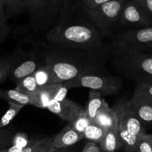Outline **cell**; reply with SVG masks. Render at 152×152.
Segmentation results:
<instances>
[{
  "mask_svg": "<svg viewBox=\"0 0 152 152\" xmlns=\"http://www.w3.org/2000/svg\"><path fill=\"white\" fill-rule=\"evenodd\" d=\"M42 60L52 68L59 82H66L87 74L108 73L110 45L99 49L61 48L39 42Z\"/></svg>",
  "mask_w": 152,
  "mask_h": 152,
  "instance_id": "cell-1",
  "label": "cell"
},
{
  "mask_svg": "<svg viewBox=\"0 0 152 152\" xmlns=\"http://www.w3.org/2000/svg\"><path fill=\"white\" fill-rule=\"evenodd\" d=\"M93 22L78 0H66L55 24L45 34V42L61 48L99 49L105 46Z\"/></svg>",
  "mask_w": 152,
  "mask_h": 152,
  "instance_id": "cell-2",
  "label": "cell"
},
{
  "mask_svg": "<svg viewBox=\"0 0 152 152\" xmlns=\"http://www.w3.org/2000/svg\"><path fill=\"white\" fill-rule=\"evenodd\" d=\"M110 61L118 73L136 83L152 81V55L111 46Z\"/></svg>",
  "mask_w": 152,
  "mask_h": 152,
  "instance_id": "cell-3",
  "label": "cell"
},
{
  "mask_svg": "<svg viewBox=\"0 0 152 152\" xmlns=\"http://www.w3.org/2000/svg\"><path fill=\"white\" fill-rule=\"evenodd\" d=\"M11 63L8 78L17 84L23 78L33 74L43 65L39 42L24 38L11 55Z\"/></svg>",
  "mask_w": 152,
  "mask_h": 152,
  "instance_id": "cell-4",
  "label": "cell"
},
{
  "mask_svg": "<svg viewBox=\"0 0 152 152\" xmlns=\"http://www.w3.org/2000/svg\"><path fill=\"white\" fill-rule=\"evenodd\" d=\"M66 0H26L29 26L34 34L46 33L55 24Z\"/></svg>",
  "mask_w": 152,
  "mask_h": 152,
  "instance_id": "cell-5",
  "label": "cell"
},
{
  "mask_svg": "<svg viewBox=\"0 0 152 152\" xmlns=\"http://www.w3.org/2000/svg\"><path fill=\"white\" fill-rule=\"evenodd\" d=\"M126 0H111L93 8L82 7L102 38L111 37L117 32L121 11Z\"/></svg>",
  "mask_w": 152,
  "mask_h": 152,
  "instance_id": "cell-6",
  "label": "cell"
},
{
  "mask_svg": "<svg viewBox=\"0 0 152 152\" xmlns=\"http://www.w3.org/2000/svg\"><path fill=\"white\" fill-rule=\"evenodd\" d=\"M64 84L69 90L79 87L88 88L99 92L102 96H113L121 90L123 81L119 76L102 73L84 75Z\"/></svg>",
  "mask_w": 152,
  "mask_h": 152,
  "instance_id": "cell-7",
  "label": "cell"
},
{
  "mask_svg": "<svg viewBox=\"0 0 152 152\" xmlns=\"http://www.w3.org/2000/svg\"><path fill=\"white\" fill-rule=\"evenodd\" d=\"M110 46L145 52L152 48V25L116 32L111 37Z\"/></svg>",
  "mask_w": 152,
  "mask_h": 152,
  "instance_id": "cell-8",
  "label": "cell"
},
{
  "mask_svg": "<svg viewBox=\"0 0 152 152\" xmlns=\"http://www.w3.org/2000/svg\"><path fill=\"white\" fill-rule=\"evenodd\" d=\"M152 20L134 0H126L117 26V32L151 26Z\"/></svg>",
  "mask_w": 152,
  "mask_h": 152,
  "instance_id": "cell-9",
  "label": "cell"
},
{
  "mask_svg": "<svg viewBox=\"0 0 152 152\" xmlns=\"http://www.w3.org/2000/svg\"><path fill=\"white\" fill-rule=\"evenodd\" d=\"M113 108L117 114L119 126L126 128L130 132L139 137L146 134L145 128L130 109L127 104V100L120 99Z\"/></svg>",
  "mask_w": 152,
  "mask_h": 152,
  "instance_id": "cell-10",
  "label": "cell"
},
{
  "mask_svg": "<svg viewBox=\"0 0 152 152\" xmlns=\"http://www.w3.org/2000/svg\"><path fill=\"white\" fill-rule=\"evenodd\" d=\"M47 109L67 123L72 122L85 110L81 104L68 99L59 102L52 101Z\"/></svg>",
  "mask_w": 152,
  "mask_h": 152,
  "instance_id": "cell-11",
  "label": "cell"
},
{
  "mask_svg": "<svg viewBox=\"0 0 152 152\" xmlns=\"http://www.w3.org/2000/svg\"><path fill=\"white\" fill-rule=\"evenodd\" d=\"M84 140V134L77 132L72 128L69 124L67 123L66 126L54 137L52 140V146L56 149L69 147L76 145Z\"/></svg>",
  "mask_w": 152,
  "mask_h": 152,
  "instance_id": "cell-12",
  "label": "cell"
},
{
  "mask_svg": "<svg viewBox=\"0 0 152 152\" xmlns=\"http://www.w3.org/2000/svg\"><path fill=\"white\" fill-rule=\"evenodd\" d=\"M93 122L102 127L106 131L110 129L118 128L119 126L117 114L115 112L113 108L110 107L106 100H104L103 105L98 112Z\"/></svg>",
  "mask_w": 152,
  "mask_h": 152,
  "instance_id": "cell-13",
  "label": "cell"
},
{
  "mask_svg": "<svg viewBox=\"0 0 152 152\" xmlns=\"http://www.w3.org/2000/svg\"><path fill=\"white\" fill-rule=\"evenodd\" d=\"M127 104L145 128V126L152 127V103L131 98L127 101Z\"/></svg>",
  "mask_w": 152,
  "mask_h": 152,
  "instance_id": "cell-14",
  "label": "cell"
},
{
  "mask_svg": "<svg viewBox=\"0 0 152 152\" xmlns=\"http://www.w3.org/2000/svg\"><path fill=\"white\" fill-rule=\"evenodd\" d=\"M33 75L39 90L50 87L55 83L59 82L52 68L44 63L43 65L37 69Z\"/></svg>",
  "mask_w": 152,
  "mask_h": 152,
  "instance_id": "cell-15",
  "label": "cell"
},
{
  "mask_svg": "<svg viewBox=\"0 0 152 152\" xmlns=\"http://www.w3.org/2000/svg\"><path fill=\"white\" fill-rule=\"evenodd\" d=\"M117 133L119 141V150L125 152L137 151V145L140 137L120 126H118Z\"/></svg>",
  "mask_w": 152,
  "mask_h": 152,
  "instance_id": "cell-16",
  "label": "cell"
},
{
  "mask_svg": "<svg viewBox=\"0 0 152 152\" xmlns=\"http://www.w3.org/2000/svg\"><path fill=\"white\" fill-rule=\"evenodd\" d=\"M1 98L5 99L7 102H14L19 104H23L24 106L26 105L35 106L34 96L23 93L15 89L2 91Z\"/></svg>",
  "mask_w": 152,
  "mask_h": 152,
  "instance_id": "cell-17",
  "label": "cell"
},
{
  "mask_svg": "<svg viewBox=\"0 0 152 152\" xmlns=\"http://www.w3.org/2000/svg\"><path fill=\"white\" fill-rule=\"evenodd\" d=\"M105 99H102V94L95 90H90L88 96V102L85 108L87 116L93 122L97 115L98 112L103 105Z\"/></svg>",
  "mask_w": 152,
  "mask_h": 152,
  "instance_id": "cell-18",
  "label": "cell"
},
{
  "mask_svg": "<svg viewBox=\"0 0 152 152\" xmlns=\"http://www.w3.org/2000/svg\"><path fill=\"white\" fill-rule=\"evenodd\" d=\"M118 128L107 131L99 145L103 152H116L119 150V141L117 133Z\"/></svg>",
  "mask_w": 152,
  "mask_h": 152,
  "instance_id": "cell-19",
  "label": "cell"
},
{
  "mask_svg": "<svg viewBox=\"0 0 152 152\" xmlns=\"http://www.w3.org/2000/svg\"><path fill=\"white\" fill-rule=\"evenodd\" d=\"M8 18L17 17L25 12L26 0H0Z\"/></svg>",
  "mask_w": 152,
  "mask_h": 152,
  "instance_id": "cell-20",
  "label": "cell"
},
{
  "mask_svg": "<svg viewBox=\"0 0 152 152\" xmlns=\"http://www.w3.org/2000/svg\"><path fill=\"white\" fill-rule=\"evenodd\" d=\"M131 98L152 103V81L137 83Z\"/></svg>",
  "mask_w": 152,
  "mask_h": 152,
  "instance_id": "cell-21",
  "label": "cell"
},
{
  "mask_svg": "<svg viewBox=\"0 0 152 152\" xmlns=\"http://www.w3.org/2000/svg\"><path fill=\"white\" fill-rule=\"evenodd\" d=\"M15 90L26 93V94L34 96L39 89L37 85L34 75L31 74L30 75H28L20 80L17 84H16Z\"/></svg>",
  "mask_w": 152,
  "mask_h": 152,
  "instance_id": "cell-22",
  "label": "cell"
},
{
  "mask_svg": "<svg viewBox=\"0 0 152 152\" xmlns=\"http://www.w3.org/2000/svg\"><path fill=\"white\" fill-rule=\"evenodd\" d=\"M106 132L107 131L102 127L99 126L94 122H91L84 133V140L99 144L103 140Z\"/></svg>",
  "mask_w": 152,
  "mask_h": 152,
  "instance_id": "cell-23",
  "label": "cell"
},
{
  "mask_svg": "<svg viewBox=\"0 0 152 152\" xmlns=\"http://www.w3.org/2000/svg\"><path fill=\"white\" fill-rule=\"evenodd\" d=\"M35 106L39 108H47L48 105L53 100L52 85L46 88L40 89L34 96Z\"/></svg>",
  "mask_w": 152,
  "mask_h": 152,
  "instance_id": "cell-24",
  "label": "cell"
},
{
  "mask_svg": "<svg viewBox=\"0 0 152 152\" xmlns=\"http://www.w3.org/2000/svg\"><path fill=\"white\" fill-rule=\"evenodd\" d=\"M8 104H9V107L5 113L2 116V118L0 119V128L8 126L13 119L17 116V114L25 107L23 104H19L11 102H8Z\"/></svg>",
  "mask_w": 152,
  "mask_h": 152,
  "instance_id": "cell-25",
  "label": "cell"
},
{
  "mask_svg": "<svg viewBox=\"0 0 152 152\" xmlns=\"http://www.w3.org/2000/svg\"><path fill=\"white\" fill-rule=\"evenodd\" d=\"M16 133V129L13 127L7 126L0 128V149L8 148L11 146Z\"/></svg>",
  "mask_w": 152,
  "mask_h": 152,
  "instance_id": "cell-26",
  "label": "cell"
},
{
  "mask_svg": "<svg viewBox=\"0 0 152 152\" xmlns=\"http://www.w3.org/2000/svg\"><path fill=\"white\" fill-rule=\"evenodd\" d=\"M8 17L0 1V46L3 44L10 34V28L8 25Z\"/></svg>",
  "mask_w": 152,
  "mask_h": 152,
  "instance_id": "cell-27",
  "label": "cell"
},
{
  "mask_svg": "<svg viewBox=\"0 0 152 152\" xmlns=\"http://www.w3.org/2000/svg\"><path fill=\"white\" fill-rule=\"evenodd\" d=\"M91 122V120H90V118L87 116L86 110H84L82 113L80 114L79 116L76 118L75 119H74L72 122H69V124L77 132L80 133L81 134H84L86 128L89 126V125Z\"/></svg>",
  "mask_w": 152,
  "mask_h": 152,
  "instance_id": "cell-28",
  "label": "cell"
},
{
  "mask_svg": "<svg viewBox=\"0 0 152 152\" xmlns=\"http://www.w3.org/2000/svg\"><path fill=\"white\" fill-rule=\"evenodd\" d=\"M11 63V55L0 57V83L3 82L8 78Z\"/></svg>",
  "mask_w": 152,
  "mask_h": 152,
  "instance_id": "cell-29",
  "label": "cell"
},
{
  "mask_svg": "<svg viewBox=\"0 0 152 152\" xmlns=\"http://www.w3.org/2000/svg\"><path fill=\"white\" fill-rule=\"evenodd\" d=\"M54 137H43V138H38L32 140L31 142L27 146V147L24 148L21 152H34L37 149L40 148V147L47 143L50 140L53 139Z\"/></svg>",
  "mask_w": 152,
  "mask_h": 152,
  "instance_id": "cell-30",
  "label": "cell"
},
{
  "mask_svg": "<svg viewBox=\"0 0 152 152\" xmlns=\"http://www.w3.org/2000/svg\"><path fill=\"white\" fill-rule=\"evenodd\" d=\"M32 140H30L28 136L25 133L18 132L16 133L14 138L12 140V145H15L20 148H24L27 147L31 142Z\"/></svg>",
  "mask_w": 152,
  "mask_h": 152,
  "instance_id": "cell-31",
  "label": "cell"
},
{
  "mask_svg": "<svg viewBox=\"0 0 152 152\" xmlns=\"http://www.w3.org/2000/svg\"><path fill=\"white\" fill-rule=\"evenodd\" d=\"M136 152H152V145L146 137V134L140 137Z\"/></svg>",
  "mask_w": 152,
  "mask_h": 152,
  "instance_id": "cell-32",
  "label": "cell"
},
{
  "mask_svg": "<svg viewBox=\"0 0 152 152\" xmlns=\"http://www.w3.org/2000/svg\"><path fill=\"white\" fill-rule=\"evenodd\" d=\"M77 152H103V151L102 150L99 143L86 140Z\"/></svg>",
  "mask_w": 152,
  "mask_h": 152,
  "instance_id": "cell-33",
  "label": "cell"
},
{
  "mask_svg": "<svg viewBox=\"0 0 152 152\" xmlns=\"http://www.w3.org/2000/svg\"><path fill=\"white\" fill-rule=\"evenodd\" d=\"M110 1L111 0H78V2L83 7L93 8V7L99 6Z\"/></svg>",
  "mask_w": 152,
  "mask_h": 152,
  "instance_id": "cell-34",
  "label": "cell"
},
{
  "mask_svg": "<svg viewBox=\"0 0 152 152\" xmlns=\"http://www.w3.org/2000/svg\"><path fill=\"white\" fill-rule=\"evenodd\" d=\"M148 14L152 20V0H134Z\"/></svg>",
  "mask_w": 152,
  "mask_h": 152,
  "instance_id": "cell-35",
  "label": "cell"
},
{
  "mask_svg": "<svg viewBox=\"0 0 152 152\" xmlns=\"http://www.w3.org/2000/svg\"><path fill=\"white\" fill-rule=\"evenodd\" d=\"M52 140H53V139H52V140H50L49 142H48L46 143L45 145H43L42 146V147H40L39 149L35 151L34 152H54L56 150V148H55L52 146Z\"/></svg>",
  "mask_w": 152,
  "mask_h": 152,
  "instance_id": "cell-36",
  "label": "cell"
},
{
  "mask_svg": "<svg viewBox=\"0 0 152 152\" xmlns=\"http://www.w3.org/2000/svg\"><path fill=\"white\" fill-rule=\"evenodd\" d=\"M78 143H77L76 145H74L69 146V147L56 149L54 152H77L78 151V149L80 148V147H81V145H78Z\"/></svg>",
  "mask_w": 152,
  "mask_h": 152,
  "instance_id": "cell-37",
  "label": "cell"
},
{
  "mask_svg": "<svg viewBox=\"0 0 152 152\" xmlns=\"http://www.w3.org/2000/svg\"><path fill=\"white\" fill-rule=\"evenodd\" d=\"M146 137H147V138L148 139L149 141L151 142V145H152V134H146Z\"/></svg>",
  "mask_w": 152,
  "mask_h": 152,
  "instance_id": "cell-38",
  "label": "cell"
},
{
  "mask_svg": "<svg viewBox=\"0 0 152 152\" xmlns=\"http://www.w3.org/2000/svg\"><path fill=\"white\" fill-rule=\"evenodd\" d=\"M145 53H148V54H150V55H152V48H151L150 49H148V51H146Z\"/></svg>",
  "mask_w": 152,
  "mask_h": 152,
  "instance_id": "cell-39",
  "label": "cell"
},
{
  "mask_svg": "<svg viewBox=\"0 0 152 152\" xmlns=\"http://www.w3.org/2000/svg\"><path fill=\"white\" fill-rule=\"evenodd\" d=\"M8 148L0 149V152H8Z\"/></svg>",
  "mask_w": 152,
  "mask_h": 152,
  "instance_id": "cell-40",
  "label": "cell"
},
{
  "mask_svg": "<svg viewBox=\"0 0 152 152\" xmlns=\"http://www.w3.org/2000/svg\"><path fill=\"white\" fill-rule=\"evenodd\" d=\"M1 95H2V90H0V99H1Z\"/></svg>",
  "mask_w": 152,
  "mask_h": 152,
  "instance_id": "cell-41",
  "label": "cell"
}]
</instances>
